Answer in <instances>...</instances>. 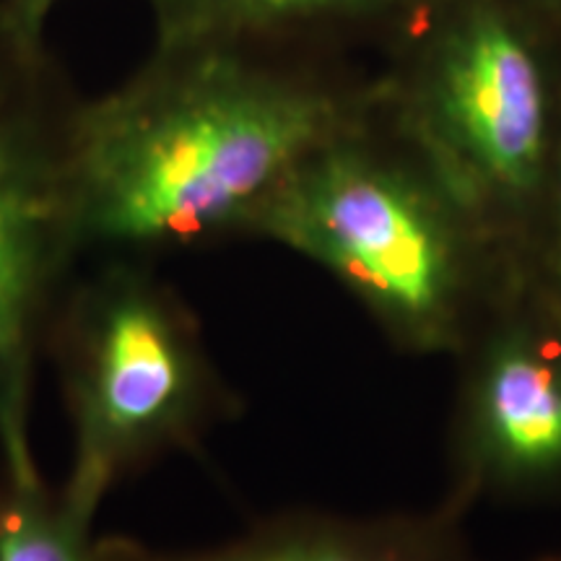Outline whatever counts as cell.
<instances>
[{"mask_svg":"<svg viewBox=\"0 0 561 561\" xmlns=\"http://www.w3.org/2000/svg\"><path fill=\"white\" fill-rule=\"evenodd\" d=\"M409 136L502 250L525 268L561 121L543 68L496 13H473L437 55Z\"/></svg>","mask_w":561,"mask_h":561,"instance_id":"4","label":"cell"},{"mask_svg":"<svg viewBox=\"0 0 561 561\" xmlns=\"http://www.w3.org/2000/svg\"><path fill=\"white\" fill-rule=\"evenodd\" d=\"M536 561H561V553H549V557H541V559H536Z\"/></svg>","mask_w":561,"mask_h":561,"instance_id":"12","label":"cell"},{"mask_svg":"<svg viewBox=\"0 0 561 561\" xmlns=\"http://www.w3.org/2000/svg\"><path fill=\"white\" fill-rule=\"evenodd\" d=\"M362 121L333 91L221 53L159 60L76 104L70 170L87 252L153 261L242 234L297 167Z\"/></svg>","mask_w":561,"mask_h":561,"instance_id":"1","label":"cell"},{"mask_svg":"<svg viewBox=\"0 0 561 561\" xmlns=\"http://www.w3.org/2000/svg\"><path fill=\"white\" fill-rule=\"evenodd\" d=\"M341 0H159L164 47L193 45L201 34L234 21H261L328 9Z\"/></svg>","mask_w":561,"mask_h":561,"instance_id":"9","label":"cell"},{"mask_svg":"<svg viewBox=\"0 0 561 561\" xmlns=\"http://www.w3.org/2000/svg\"><path fill=\"white\" fill-rule=\"evenodd\" d=\"M42 362L58 382L70 460L58 491L94 523L117 486L203 447L242 413L193 310L151 261L107 255L76 273L55 307Z\"/></svg>","mask_w":561,"mask_h":561,"instance_id":"3","label":"cell"},{"mask_svg":"<svg viewBox=\"0 0 561 561\" xmlns=\"http://www.w3.org/2000/svg\"><path fill=\"white\" fill-rule=\"evenodd\" d=\"M76 104L53 100L37 62H0V462L37 460L34 380L47 328L87 255L70 170Z\"/></svg>","mask_w":561,"mask_h":561,"instance_id":"5","label":"cell"},{"mask_svg":"<svg viewBox=\"0 0 561 561\" xmlns=\"http://www.w3.org/2000/svg\"><path fill=\"white\" fill-rule=\"evenodd\" d=\"M58 0H5L0 9V42L3 50L26 62H39V42L47 16Z\"/></svg>","mask_w":561,"mask_h":561,"instance_id":"11","label":"cell"},{"mask_svg":"<svg viewBox=\"0 0 561 561\" xmlns=\"http://www.w3.org/2000/svg\"><path fill=\"white\" fill-rule=\"evenodd\" d=\"M453 362L442 502L561 510V314L520 276Z\"/></svg>","mask_w":561,"mask_h":561,"instance_id":"6","label":"cell"},{"mask_svg":"<svg viewBox=\"0 0 561 561\" xmlns=\"http://www.w3.org/2000/svg\"><path fill=\"white\" fill-rule=\"evenodd\" d=\"M0 561H100L94 523L62 502L39 460L0 462Z\"/></svg>","mask_w":561,"mask_h":561,"instance_id":"8","label":"cell"},{"mask_svg":"<svg viewBox=\"0 0 561 561\" xmlns=\"http://www.w3.org/2000/svg\"><path fill=\"white\" fill-rule=\"evenodd\" d=\"M248 237L325 271L409 356H458L523 276L419 144L392 153L364 121L301 161Z\"/></svg>","mask_w":561,"mask_h":561,"instance_id":"2","label":"cell"},{"mask_svg":"<svg viewBox=\"0 0 561 561\" xmlns=\"http://www.w3.org/2000/svg\"><path fill=\"white\" fill-rule=\"evenodd\" d=\"M523 276L561 314V140Z\"/></svg>","mask_w":561,"mask_h":561,"instance_id":"10","label":"cell"},{"mask_svg":"<svg viewBox=\"0 0 561 561\" xmlns=\"http://www.w3.org/2000/svg\"><path fill=\"white\" fill-rule=\"evenodd\" d=\"M462 512L447 502L385 515L291 510L203 549H161L128 536L96 538L100 561H481Z\"/></svg>","mask_w":561,"mask_h":561,"instance_id":"7","label":"cell"}]
</instances>
